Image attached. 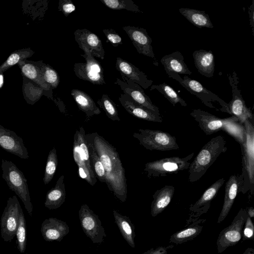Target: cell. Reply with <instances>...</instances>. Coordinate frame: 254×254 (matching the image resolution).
<instances>
[{"label": "cell", "instance_id": "obj_1", "mask_svg": "<svg viewBox=\"0 0 254 254\" xmlns=\"http://www.w3.org/2000/svg\"><path fill=\"white\" fill-rule=\"evenodd\" d=\"M94 147L103 166L106 175V184L109 190L121 202L127 196L125 170L118 152L103 137L97 132L89 133Z\"/></svg>", "mask_w": 254, "mask_h": 254}, {"label": "cell", "instance_id": "obj_2", "mask_svg": "<svg viewBox=\"0 0 254 254\" xmlns=\"http://www.w3.org/2000/svg\"><path fill=\"white\" fill-rule=\"evenodd\" d=\"M224 137L218 135L211 138L201 149L189 168L188 180L198 181L219 156L227 149Z\"/></svg>", "mask_w": 254, "mask_h": 254}, {"label": "cell", "instance_id": "obj_3", "mask_svg": "<svg viewBox=\"0 0 254 254\" xmlns=\"http://www.w3.org/2000/svg\"><path fill=\"white\" fill-rule=\"evenodd\" d=\"M244 137L240 142L242 152V173L243 180L242 192H249L251 195L254 191V126L250 120L243 124Z\"/></svg>", "mask_w": 254, "mask_h": 254}, {"label": "cell", "instance_id": "obj_4", "mask_svg": "<svg viewBox=\"0 0 254 254\" xmlns=\"http://www.w3.org/2000/svg\"><path fill=\"white\" fill-rule=\"evenodd\" d=\"M2 177L9 189L20 198L28 214L32 216L33 205L31 201L27 180L23 173L12 162L1 160Z\"/></svg>", "mask_w": 254, "mask_h": 254}, {"label": "cell", "instance_id": "obj_5", "mask_svg": "<svg viewBox=\"0 0 254 254\" xmlns=\"http://www.w3.org/2000/svg\"><path fill=\"white\" fill-rule=\"evenodd\" d=\"M194 154L192 152L184 157L177 156L165 157L149 162L144 165V173L148 178L164 177L168 175L177 174L189 169L190 160Z\"/></svg>", "mask_w": 254, "mask_h": 254}, {"label": "cell", "instance_id": "obj_6", "mask_svg": "<svg viewBox=\"0 0 254 254\" xmlns=\"http://www.w3.org/2000/svg\"><path fill=\"white\" fill-rule=\"evenodd\" d=\"M133 137L149 150L165 151L180 148L175 136L160 130L140 128L138 132L133 133Z\"/></svg>", "mask_w": 254, "mask_h": 254}, {"label": "cell", "instance_id": "obj_7", "mask_svg": "<svg viewBox=\"0 0 254 254\" xmlns=\"http://www.w3.org/2000/svg\"><path fill=\"white\" fill-rule=\"evenodd\" d=\"M247 217L246 209H240L231 224L220 232L216 242L218 253L221 254L228 247L236 245L241 240Z\"/></svg>", "mask_w": 254, "mask_h": 254}, {"label": "cell", "instance_id": "obj_8", "mask_svg": "<svg viewBox=\"0 0 254 254\" xmlns=\"http://www.w3.org/2000/svg\"><path fill=\"white\" fill-rule=\"evenodd\" d=\"M21 209L15 195L9 197L0 221L1 236L6 242H11L16 235Z\"/></svg>", "mask_w": 254, "mask_h": 254}, {"label": "cell", "instance_id": "obj_9", "mask_svg": "<svg viewBox=\"0 0 254 254\" xmlns=\"http://www.w3.org/2000/svg\"><path fill=\"white\" fill-rule=\"evenodd\" d=\"M78 215L81 227L85 235L94 244H101L106 234L98 216L86 204L81 206Z\"/></svg>", "mask_w": 254, "mask_h": 254}, {"label": "cell", "instance_id": "obj_10", "mask_svg": "<svg viewBox=\"0 0 254 254\" xmlns=\"http://www.w3.org/2000/svg\"><path fill=\"white\" fill-rule=\"evenodd\" d=\"M190 114L206 135L225 130L231 123L239 122L238 119L235 116L222 119L200 109H193Z\"/></svg>", "mask_w": 254, "mask_h": 254}, {"label": "cell", "instance_id": "obj_11", "mask_svg": "<svg viewBox=\"0 0 254 254\" xmlns=\"http://www.w3.org/2000/svg\"><path fill=\"white\" fill-rule=\"evenodd\" d=\"M81 56L85 59L86 62L74 64L73 71L75 75L79 79L89 81L93 84H105L103 69L100 63L90 53Z\"/></svg>", "mask_w": 254, "mask_h": 254}, {"label": "cell", "instance_id": "obj_12", "mask_svg": "<svg viewBox=\"0 0 254 254\" xmlns=\"http://www.w3.org/2000/svg\"><path fill=\"white\" fill-rule=\"evenodd\" d=\"M183 79V81L180 84L190 94L198 98L206 106L219 111L212 103L217 102L221 106V112L229 114L228 103H226L218 96L207 89L198 81L192 79L187 75L184 76Z\"/></svg>", "mask_w": 254, "mask_h": 254}, {"label": "cell", "instance_id": "obj_13", "mask_svg": "<svg viewBox=\"0 0 254 254\" xmlns=\"http://www.w3.org/2000/svg\"><path fill=\"white\" fill-rule=\"evenodd\" d=\"M232 88V98L228 103L229 114L236 117L239 122L243 124L247 120H253L254 115L251 109L246 106L239 88V78L235 71L228 75Z\"/></svg>", "mask_w": 254, "mask_h": 254}, {"label": "cell", "instance_id": "obj_14", "mask_svg": "<svg viewBox=\"0 0 254 254\" xmlns=\"http://www.w3.org/2000/svg\"><path fill=\"white\" fill-rule=\"evenodd\" d=\"M224 182L225 179L223 178L215 181L206 190L195 202L190 205V213L189 219L187 220L186 226L196 221L202 214L208 211L210 207L211 202L217 195Z\"/></svg>", "mask_w": 254, "mask_h": 254}, {"label": "cell", "instance_id": "obj_15", "mask_svg": "<svg viewBox=\"0 0 254 254\" xmlns=\"http://www.w3.org/2000/svg\"><path fill=\"white\" fill-rule=\"evenodd\" d=\"M116 79L115 84L118 85L124 94L128 95L135 102L152 112L160 115L158 107L154 105L142 88L131 80L124 77Z\"/></svg>", "mask_w": 254, "mask_h": 254}, {"label": "cell", "instance_id": "obj_16", "mask_svg": "<svg viewBox=\"0 0 254 254\" xmlns=\"http://www.w3.org/2000/svg\"><path fill=\"white\" fill-rule=\"evenodd\" d=\"M74 36L79 48L84 54L90 53L93 57L104 59L105 51L102 41L97 35L84 28L76 30Z\"/></svg>", "mask_w": 254, "mask_h": 254}, {"label": "cell", "instance_id": "obj_17", "mask_svg": "<svg viewBox=\"0 0 254 254\" xmlns=\"http://www.w3.org/2000/svg\"><path fill=\"white\" fill-rule=\"evenodd\" d=\"M123 29L139 54L155 59L151 45L152 40L145 29L131 26H126Z\"/></svg>", "mask_w": 254, "mask_h": 254}, {"label": "cell", "instance_id": "obj_18", "mask_svg": "<svg viewBox=\"0 0 254 254\" xmlns=\"http://www.w3.org/2000/svg\"><path fill=\"white\" fill-rule=\"evenodd\" d=\"M161 63L168 76L180 84L183 80L180 76L181 74L189 75L192 73L185 63L183 55L179 51L164 56L161 59Z\"/></svg>", "mask_w": 254, "mask_h": 254}, {"label": "cell", "instance_id": "obj_19", "mask_svg": "<svg viewBox=\"0 0 254 254\" xmlns=\"http://www.w3.org/2000/svg\"><path fill=\"white\" fill-rule=\"evenodd\" d=\"M0 147L21 159H28V152L23 139L15 132L0 125Z\"/></svg>", "mask_w": 254, "mask_h": 254}, {"label": "cell", "instance_id": "obj_20", "mask_svg": "<svg viewBox=\"0 0 254 254\" xmlns=\"http://www.w3.org/2000/svg\"><path fill=\"white\" fill-rule=\"evenodd\" d=\"M243 184L241 175H233L229 177L225 185L224 202L218 223L222 222L229 214L238 193L242 192Z\"/></svg>", "mask_w": 254, "mask_h": 254}, {"label": "cell", "instance_id": "obj_21", "mask_svg": "<svg viewBox=\"0 0 254 254\" xmlns=\"http://www.w3.org/2000/svg\"><path fill=\"white\" fill-rule=\"evenodd\" d=\"M116 67L122 77L131 80L144 89H147L153 83V80L148 79L147 75L138 67L121 58H117Z\"/></svg>", "mask_w": 254, "mask_h": 254}, {"label": "cell", "instance_id": "obj_22", "mask_svg": "<svg viewBox=\"0 0 254 254\" xmlns=\"http://www.w3.org/2000/svg\"><path fill=\"white\" fill-rule=\"evenodd\" d=\"M41 232L47 242H61L69 232V227L65 222L51 217L43 222Z\"/></svg>", "mask_w": 254, "mask_h": 254}, {"label": "cell", "instance_id": "obj_23", "mask_svg": "<svg viewBox=\"0 0 254 254\" xmlns=\"http://www.w3.org/2000/svg\"><path fill=\"white\" fill-rule=\"evenodd\" d=\"M119 100L122 106L132 116L145 121L162 123V118L148 109L135 102L128 95L126 94L120 95Z\"/></svg>", "mask_w": 254, "mask_h": 254}, {"label": "cell", "instance_id": "obj_24", "mask_svg": "<svg viewBox=\"0 0 254 254\" xmlns=\"http://www.w3.org/2000/svg\"><path fill=\"white\" fill-rule=\"evenodd\" d=\"M175 190L173 186L166 185L155 191L151 204V215L152 217H155L162 212L168 206L173 197Z\"/></svg>", "mask_w": 254, "mask_h": 254}, {"label": "cell", "instance_id": "obj_25", "mask_svg": "<svg viewBox=\"0 0 254 254\" xmlns=\"http://www.w3.org/2000/svg\"><path fill=\"white\" fill-rule=\"evenodd\" d=\"M194 65L198 72L206 77L214 75L215 62L211 51L204 50H195L192 53Z\"/></svg>", "mask_w": 254, "mask_h": 254}, {"label": "cell", "instance_id": "obj_26", "mask_svg": "<svg viewBox=\"0 0 254 254\" xmlns=\"http://www.w3.org/2000/svg\"><path fill=\"white\" fill-rule=\"evenodd\" d=\"M71 95L79 110L85 114L86 122L93 116L98 115L101 113V110L97 106L94 100L85 92L73 89L71 91Z\"/></svg>", "mask_w": 254, "mask_h": 254}, {"label": "cell", "instance_id": "obj_27", "mask_svg": "<svg viewBox=\"0 0 254 254\" xmlns=\"http://www.w3.org/2000/svg\"><path fill=\"white\" fill-rule=\"evenodd\" d=\"M64 175L61 176L54 187L47 193L45 206L50 210L59 208L65 201L66 190L64 183Z\"/></svg>", "mask_w": 254, "mask_h": 254}, {"label": "cell", "instance_id": "obj_28", "mask_svg": "<svg viewBox=\"0 0 254 254\" xmlns=\"http://www.w3.org/2000/svg\"><path fill=\"white\" fill-rule=\"evenodd\" d=\"M42 61L37 62L27 61L26 60L20 62L18 64L23 75L34 81L45 91L52 90L44 82L41 74V64Z\"/></svg>", "mask_w": 254, "mask_h": 254}, {"label": "cell", "instance_id": "obj_29", "mask_svg": "<svg viewBox=\"0 0 254 254\" xmlns=\"http://www.w3.org/2000/svg\"><path fill=\"white\" fill-rule=\"evenodd\" d=\"M205 221L206 219H199L186 226L185 229L176 232L171 236L169 242L178 245L194 239L202 231L203 226L201 224Z\"/></svg>", "mask_w": 254, "mask_h": 254}, {"label": "cell", "instance_id": "obj_30", "mask_svg": "<svg viewBox=\"0 0 254 254\" xmlns=\"http://www.w3.org/2000/svg\"><path fill=\"white\" fill-rule=\"evenodd\" d=\"M115 223L123 238L132 248H135V228L131 220L126 215L120 214L116 210L113 211Z\"/></svg>", "mask_w": 254, "mask_h": 254}, {"label": "cell", "instance_id": "obj_31", "mask_svg": "<svg viewBox=\"0 0 254 254\" xmlns=\"http://www.w3.org/2000/svg\"><path fill=\"white\" fill-rule=\"evenodd\" d=\"M179 11L189 22L197 28H213L208 14L204 11L190 8H180Z\"/></svg>", "mask_w": 254, "mask_h": 254}, {"label": "cell", "instance_id": "obj_32", "mask_svg": "<svg viewBox=\"0 0 254 254\" xmlns=\"http://www.w3.org/2000/svg\"><path fill=\"white\" fill-rule=\"evenodd\" d=\"M85 139L88 147L90 161L96 177L102 183H106L105 171L94 147L89 133L85 134Z\"/></svg>", "mask_w": 254, "mask_h": 254}, {"label": "cell", "instance_id": "obj_33", "mask_svg": "<svg viewBox=\"0 0 254 254\" xmlns=\"http://www.w3.org/2000/svg\"><path fill=\"white\" fill-rule=\"evenodd\" d=\"M154 89L157 90L174 107L178 103L184 107L187 106L186 101L179 96L177 92L171 86L165 82L158 85H152L150 90Z\"/></svg>", "mask_w": 254, "mask_h": 254}, {"label": "cell", "instance_id": "obj_34", "mask_svg": "<svg viewBox=\"0 0 254 254\" xmlns=\"http://www.w3.org/2000/svg\"><path fill=\"white\" fill-rule=\"evenodd\" d=\"M75 133L77 135L81 153L86 167L89 171L93 180L96 183L97 179L91 166L88 147L85 139L86 133L83 127H80L79 130H76Z\"/></svg>", "mask_w": 254, "mask_h": 254}, {"label": "cell", "instance_id": "obj_35", "mask_svg": "<svg viewBox=\"0 0 254 254\" xmlns=\"http://www.w3.org/2000/svg\"><path fill=\"white\" fill-rule=\"evenodd\" d=\"M34 53V52L30 48L14 51L0 66V72H3L13 65L18 64L27 58L31 57Z\"/></svg>", "mask_w": 254, "mask_h": 254}, {"label": "cell", "instance_id": "obj_36", "mask_svg": "<svg viewBox=\"0 0 254 254\" xmlns=\"http://www.w3.org/2000/svg\"><path fill=\"white\" fill-rule=\"evenodd\" d=\"M15 236L17 249L21 254H24L26 250L27 236L26 221L22 208L20 211Z\"/></svg>", "mask_w": 254, "mask_h": 254}, {"label": "cell", "instance_id": "obj_37", "mask_svg": "<svg viewBox=\"0 0 254 254\" xmlns=\"http://www.w3.org/2000/svg\"><path fill=\"white\" fill-rule=\"evenodd\" d=\"M58 164L57 150L55 147L51 149L48 155L45 169L43 182L45 185L48 184L53 179Z\"/></svg>", "mask_w": 254, "mask_h": 254}, {"label": "cell", "instance_id": "obj_38", "mask_svg": "<svg viewBox=\"0 0 254 254\" xmlns=\"http://www.w3.org/2000/svg\"><path fill=\"white\" fill-rule=\"evenodd\" d=\"M97 104L105 112L108 118L113 121H120L116 104L107 94H103Z\"/></svg>", "mask_w": 254, "mask_h": 254}, {"label": "cell", "instance_id": "obj_39", "mask_svg": "<svg viewBox=\"0 0 254 254\" xmlns=\"http://www.w3.org/2000/svg\"><path fill=\"white\" fill-rule=\"evenodd\" d=\"M105 5L113 10L126 9L133 12H142L132 0H100Z\"/></svg>", "mask_w": 254, "mask_h": 254}, {"label": "cell", "instance_id": "obj_40", "mask_svg": "<svg viewBox=\"0 0 254 254\" xmlns=\"http://www.w3.org/2000/svg\"><path fill=\"white\" fill-rule=\"evenodd\" d=\"M41 74L44 82L51 90L58 87L60 77L58 72L52 67L42 62Z\"/></svg>", "mask_w": 254, "mask_h": 254}, {"label": "cell", "instance_id": "obj_41", "mask_svg": "<svg viewBox=\"0 0 254 254\" xmlns=\"http://www.w3.org/2000/svg\"><path fill=\"white\" fill-rule=\"evenodd\" d=\"M254 237V225L252 218L248 216L244 224L242 232V241L253 240Z\"/></svg>", "mask_w": 254, "mask_h": 254}, {"label": "cell", "instance_id": "obj_42", "mask_svg": "<svg viewBox=\"0 0 254 254\" xmlns=\"http://www.w3.org/2000/svg\"><path fill=\"white\" fill-rule=\"evenodd\" d=\"M103 32L107 40L114 47L123 44L122 39L120 35L113 29H105Z\"/></svg>", "mask_w": 254, "mask_h": 254}, {"label": "cell", "instance_id": "obj_43", "mask_svg": "<svg viewBox=\"0 0 254 254\" xmlns=\"http://www.w3.org/2000/svg\"><path fill=\"white\" fill-rule=\"evenodd\" d=\"M58 8V10L66 17L74 11L76 9L75 5L71 0H60Z\"/></svg>", "mask_w": 254, "mask_h": 254}, {"label": "cell", "instance_id": "obj_44", "mask_svg": "<svg viewBox=\"0 0 254 254\" xmlns=\"http://www.w3.org/2000/svg\"><path fill=\"white\" fill-rule=\"evenodd\" d=\"M174 246L169 245L167 246H159L156 248H152L141 254H168Z\"/></svg>", "mask_w": 254, "mask_h": 254}, {"label": "cell", "instance_id": "obj_45", "mask_svg": "<svg viewBox=\"0 0 254 254\" xmlns=\"http://www.w3.org/2000/svg\"><path fill=\"white\" fill-rule=\"evenodd\" d=\"M254 0L252 1V4L249 8V14L250 16V25L252 27V32L254 34Z\"/></svg>", "mask_w": 254, "mask_h": 254}, {"label": "cell", "instance_id": "obj_46", "mask_svg": "<svg viewBox=\"0 0 254 254\" xmlns=\"http://www.w3.org/2000/svg\"><path fill=\"white\" fill-rule=\"evenodd\" d=\"M247 213L248 216L252 219L254 217V208L253 207H249L246 209Z\"/></svg>", "mask_w": 254, "mask_h": 254}, {"label": "cell", "instance_id": "obj_47", "mask_svg": "<svg viewBox=\"0 0 254 254\" xmlns=\"http://www.w3.org/2000/svg\"><path fill=\"white\" fill-rule=\"evenodd\" d=\"M243 254H254V249L252 248H248Z\"/></svg>", "mask_w": 254, "mask_h": 254}, {"label": "cell", "instance_id": "obj_48", "mask_svg": "<svg viewBox=\"0 0 254 254\" xmlns=\"http://www.w3.org/2000/svg\"><path fill=\"white\" fill-rule=\"evenodd\" d=\"M4 83L3 72H0V89L2 88Z\"/></svg>", "mask_w": 254, "mask_h": 254}]
</instances>
